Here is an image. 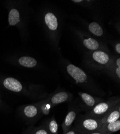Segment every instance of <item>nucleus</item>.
<instances>
[{"mask_svg":"<svg viewBox=\"0 0 120 134\" xmlns=\"http://www.w3.org/2000/svg\"><path fill=\"white\" fill-rule=\"evenodd\" d=\"M102 124L101 119L89 117L78 122L74 127L77 129L81 134H86L90 132L99 130Z\"/></svg>","mask_w":120,"mask_h":134,"instance_id":"f257e3e1","label":"nucleus"},{"mask_svg":"<svg viewBox=\"0 0 120 134\" xmlns=\"http://www.w3.org/2000/svg\"><path fill=\"white\" fill-rule=\"evenodd\" d=\"M114 102H102L96 105L93 108L89 115L91 118L97 119H101L102 116H105L108 111H109Z\"/></svg>","mask_w":120,"mask_h":134,"instance_id":"f03ea898","label":"nucleus"},{"mask_svg":"<svg viewBox=\"0 0 120 134\" xmlns=\"http://www.w3.org/2000/svg\"><path fill=\"white\" fill-rule=\"evenodd\" d=\"M69 74L76 81L77 83H83L87 80V75L85 72L78 67L70 64L67 67Z\"/></svg>","mask_w":120,"mask_h":134,"instance_id":"7ed1b4c3","label":"nucleus"},{"mask_svg":"<svg viewBox=\"0 0 120 134\" xmlns=\"http://www.w3.org/2000/svg\"><path fill=\"white\" fill-rule=\"evenodd\" d=\"M3 84L6 88L15 92H21L23 88L22 84L13 77L7 78L3 81Z\"/></svg>","mask_w":120,"mask_h":134,"instance_id":"20e7f679","label":"nucleus"},{"mask_svg":"<svg viewBox=\"0 0 120 134\" xmlns=\"http://www.w3.org/2000/svg\"><path fill=\"white\" fill-rule=\"evenodd\" d=\"M120 116L119 108L112 109L111 111H109L101 119V122L102 125L109 124L113 122H115L119 120Z\"/></svg>","mask_w":120,"mask_h":134,"instance_id":"39448f33","label":"nucleus"},{"mask_svg":"<svg viewBox=\"0 0 120 134\" xmlns=\"http://www.w3.org/2000/svg\"><path fill=\"white\" fill-rule=\"evenodd\" d=\"M76 115L77 113L74 110H70L68 113L62 124L63 134L66 133L71 128L72 125L76 118Z\"/></svg>","mask_w":120,"mask_h":134,"instance_id":"423d86ee","label":"nucleus"},{"mask_svg":"<svg viewBox=\"0 0 120 134\" xmlns=\"http://www.w3.org/2000/svg\"><path fill=\"white\" fill-rule=\"evenodd\" d=\"M99 130L105 134H112L120 130V121L118 120L115 122L102 125Z\"/></svg>","mask_w":120,"mask_h":134,"instance_id":"0eeeda50","label":"nucleus"},{"mask_svg":"<svg viewBox=\"0 0 120 134\" xmlns=\"http://www.w3.org/2000/svg\"><path fill=\"white\" fill-rule=\"evenodd\" d=\"M45 21L48 27L52 31L57 30L58 27L57 18L53 14L48 13L45 16Z\"/></svg>","mask_w":120,"mask_h":134,"instance_id":"6e6552de","label":"nucleus"},{"mask_svg":"<svg viewBox=\"0 0 120 134\" xmlns=\"http://www.w3.org/2000/svg\"><path fill=\"white\" fill-rule=\"evenodd\" d=\"M70 98L69 94L66 92H60L54 94L51 99V103L53 105H57L66 102Z\"/></svg>","mask_w":120,"mask_h":134,"instance_id":"1a4fd4ad","label":"nucleus"},{"mask_svg":"<svg viewBox=\"0 0 120 134\" xmlns=\"http://www.w3.org/2000/svg\"><path fill=\"white\" fill-rule=\"evenodd\" d=\"M23 111L25 116L29 119L35 118L39 113L37 107L32 105L25 106Z\"/></svg>","mask_w":120,"mask_h":134,"instance_id":"9d476101","label":"nucleus"},{"mask_svg":"<svg viewBox=\"0 0 120 134\" xmlns=\"http://www.w3.org/2000/svg\"><path fill=\"white\" fill-rule=\"evenodd\" d=\"M93 58L95 61L102 64L107 63L109 59L108 55L101 51L95 52L93 54Z\"/></svg>","mask_w":120,"mask_h":134,"instance_id":"9b49d317","label":"nucleus"},{"mask_svg":"<svg viewBox=\"0 0 120 134\" xmlns=\"http://www.w3.org/2000/svg\"><path fill=\"white\" fill-rule=\"evenodd\" d=\"M44 127L49 134H58V125L57 121L54 119L49 121Z\"/></svg>","mask_w":120,"mask_h":134,"instance_id":"f8f14e48","label":"nucleus"},{"mask_svg":"<svg viewBox=\"0 0 120 134\" xmlns=\"http://www.w3.org/2000/svg\"><path fill=\"white\" fill-rule=\"evenodd\" d=\"M18 62L21 65L27 68H32L37 64V61L35 59L28 57L20 58L18 60Z\"/></svg>","mask_w":120,"mask_h":134,"instance_id":"ddd939ff","label":"nucleus"},{"mask_svg":"<svg viewBox=\"0 0 120 134\" xmlns=\"http://www.w3.org/2000/svg\"><path fill=\"white\" fill-rule=\"evenodd\" d=\"M79 94L86 106L90 107H92L96 105V100L91 95L87 93L82 92H79Z\"/></svg>","mask_w":120,"mask_h":134,"instance_id":"4468645a","label":"nucleus"},{"mask_svg":"<svg viewBox=\"0 0 120 134\" xmlns=\"http://www.w3.org/2000/svg\"><path fill=\"white\" fill-rule=\"evenodd\" d=\"M19 13L17 9H13L10 10L9 14V23L10 25L14 26L19 22Z\"/></svg>","mask_w":120,"mask_h":134,"instance_id":"2eb2a0df","label":"nucleus"},{"mask_svg":"<svg viewBox=\"0 0 120 134\" xmlns=\"http://www.w3.org/2000/svg\"><path fill=\"white\" fill-rule=\"evenodd\" d=\"M90 31L96 36L100 37L103 35V30L102 27L95 22L91 23L89 26Z\"/></svg>","mask_w":120,"mask_h":134,"instance_id":"dca6fc26","label":"nucleus"},{"mask_svg":"<svg viewBox=\"0 0 120 134\" xmlns=\"http://www.w3.org/2000/svg\"><path fill=\"white\" fill-rule=\"evenodd\" d=\"M22 134H49L46 129L44 126L37 128H29L25 130Z\"/></svg>","mask_w":120,"mask_h":134,"instance_id":"f3484780","label":"nucleus"},{"mask_svg":"<svg viewBox=\"0 0 120 134\" xmlns=\"http://www.w3.org/2000/svg\"><path fill=\"white\" fill-rule=\"evenodd\" d=\"M84 44L86 48L91 50H96L99 46L98 42L91 38L88 39H85L84 41Z\"/></svg>","mask_w":120,"mask_h":134,"instance_id":"a211bd4d","label":"nucleus"},{"mask_svg":"<svg viewBox=\"0 0 120 134\" xmlns=\"http://www.w3.org/2000/svg\"><path fill=\"white\" fill-rule=\"evenodd\" d=\"M40 109L41 112L44 115H48L50 113V104L49 103H44L42 104L40 106Z\"/></svg>","mask_w":120,"mask_h":134,"instance_id":"6ab92c4d","label":"nucleus"},{"mask_svg":"<svg viewBox=\"0 0 120 134\" xmlns=\"http://www.w3.org/2000/svg\"><path fill=\"white\" fill-rule=\"evenodd\" d=\"M65 134H81L79 131L77 129H76L74 127L71 128L69 130L65 133Z\"/></svg>","mask_w":120,"mask_h":134,"instance_id":"aec40b11","label":"nucleus"},{"mask_svg":"<svg viewBox=\"0 0 120 134\" xmlns=\"http://www.w3.org/2000/svg\"><path fill=\"white\" fill-rule=\"evenodd\" d=\"M86 134H105V133L103 132H102V131L99 130H96V131H94L87 133Z\"/></svg>","mask_w":120,"mask_h":134,"instance_id":"412c9836","label":"nucleus"},{"mask_svg":"<svg viewBox=\"0 0 120 134\" xmlns=\"http://www.w3.org/2000/svg\"><path fill=\"white\" fill-rule=\"evenodd\" d=\"M116 73L118 77V79H119L120 78V67H118V68L116 69Z\"/></svg>","mask_w":120,"mask_h":134,"instance_id":"4be33fe9","label":"nucleus"},{"mask_svg":"<svg viewBox=\"0 0 120 134\" xmlns=\"http://www.w3.org/2000/svg\"><path fill=\"white\" fill-rule=\"evenodd\" d=\"M116 51L118 53H120V44L117 43L116 45Z\"/></svg>","mask_w":120,"mask_h":134,"instance_id":"5701e85b","label":"nucleus"},{"mask_svg":"<svg viewBox=\"0 0 120 134\" xmlns=\"http://www.w3.org/2000/svg\"><path fill=\"white\" fill-rule=\"evenodd\" d=\"M116 64L118 67H120V59H118L116 61Z\"/></svg>","mask_w":120,"mask_h":134,"instance_id":"b1692460","label":"nucleus"},{"mask_svg":"<svg viewBox=\"0 0 120 134\" xmlns=\"http://www.w3.org/2000/svg\"><path fill=\"white\" fill-rule=\"evenodd\" d=\"M72 1L74 2L78 3V2H82V0H73V1Z\"/></svg>","mask_w":120,"mask_h":134,"instance_id":"393cba45","label":"nucleus"}]
</instances>
